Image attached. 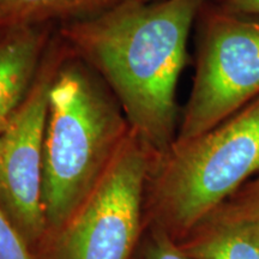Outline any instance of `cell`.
Returning <instances> with one entry per match:
<instances>
[{
	"label": "cell",
	"mask_w": 259,
	"mask_h": 259,
	"mask_svg": "<svg viewBox=\"0 0 259 259\" xmlns=\"http://www.w3.org/2000/svg\"><path fill=\"white\" fill-rule=\"evenodd\" d=\"M204 3L124 0L92 18L57 27L70 51L105 80L130 127L155 156L177 139V85Z\"/></svg>",
	"instance_id": "1"
},
{
	"label": "cell",
	"mask_w": 259,
	"mask_h": 259,
	"mask_svg": "<svg viewBox=\"0 0 259 259\" xmlns=\"http://www.w3.org/2000/svg\"><path fill=\"white\" fill-rule=\"evenodd\" d=\"M130 134L125 113L105 80L69 48L48 97L42 158L47 233L88 198Z\"/></svg>",
	"instance_id": "2"
},
{
	"label": "cell",
	"mask_w": 259,
	"mask_h": 259,
	"mask_svg": "<svg viewBox=\"0 0 259 259\" xmlns=\"http://www.w3.org/2000/svg\"><path fill=\"white\" fill-rule=\"evenodd\" d=\"M259 171V97L197 137L155 156L144 194V229L186 236Z\"/></svg>",
	"instance_id": "3"
},
{
	"label": "cell",
	"mask_w": 259,
	"mask_h": 259,
	"mask_svg": "<svg viewBox=\"0 0 259 259\" xmlns=\"http://www.w3.org/2000/svg\"><path fill=\"white\" fill-rule=\"evenodd\" d=\"M155 155L131 130L108 169L66 222L48 232L36 259H134Z\"/></svg>",
	"instance_id": "4"
},
{
	"label": "cell",
	"mask_w": 259,
	"mask_h": 259,
	"mask_svg": "<svg viewBox=\"0 0 259 259\" xmlns=\"http://www.w3.org/2000/svg\"><path fill=\"white\" fill-rule=\"evenodd\" d=\"M199 16L196 73L178 141L209 131L259 97V18L205 3Z\"/></svg>",
	"instance_id": "5"
},
{
	"label": "cell",
	"mask_w": 259,
	"mask_h": 259,
	"mask_svg": "<svg viewBox=\"0 0 259 259\" xmlns=\"http://www.w3.org/2000/svg\"><path fill=\"white\" fill-rule=\"evenodd\" d=\"M67 51L56 29L27 96L0 135V208L32 251L47 233L42 158L48 97Z\"/></svg>",
	"instance_id": "6"
},
{
	"label": "cell",
	"mask_w": 259,
	"mask_h": 259,
	"mask_svg": "<svg viewBox=\"0 0 259 259\" xmlns=\"http://www.w3.org/2000/svg\"><path fill=\"white\" fill-rule=\"evenodd\" d=\"M56 29L54 25L0 29V135L27 96Z\"/></svg>",
	"instance_id": "7"
},
{
	"label": "cell",
	"mask_w": 259,
	"mask_h": 259,
	"mask_svg": "<svg viewBox=\"0 0 259 259\" xmlns=\"http://www.w3.org/2000/svg\"><path fill=\"white\" fill-rule=\"evenodd\" d=\"M179 244L193 259H259V240L253 233L220 205Z\"/></svg>",
	"instance_id": "8"
},
{
	"label": "cell",
	"mask_w": 259,
	"mask_h": 259,
	"mask_svg": "<svg viewBox=\"0 0 259 259\" xmlns=\"http://www.w3.org/2000/svg\"><path fill=\"white\" fill-rule=\"evenodd\" d=\"M124 0H0V29L54 25L92 18Z\"/></svg>",
	"instance_id": "9"
},
{
	"label": "cell",
	"mask_w": 259,
	"mask_h": 259,
	"mask_svg": "<svg viewBox=\"0 0 259 259\" xmlns=\"http://www.w3.org/2000/svg\"><path fill=\"white\" fill-rule=\"evenodd\" d=\"M0 259H36L22 235L0 208Z\"/></svg>",
	"instance_id": "10"
},
{
	"label": "cell",
	"mask_w": 259,
	"mask_h": 259,
	"mask_svg": "<svg viewBox=\"0 0 259 259\" xmlns=\"http://www.w3.org/2000/svg\"><path fill=\"white\" fill-rule=\"evenodd\" d=\"M148 229V238L139 252V259H193L184 253L179 244L164 232Z\"/></svg>",
	"instance_id": "11"
},
{
	"label": "cell",
	"mask_w": 259,
	"mask_h": 259,
	"mask_svg": "<svg viewBox=\"0 0 259 259\" xmlns=\"http://www.w3.org/2000/svg\"><path fill=\"white\" fill-rule=\"evenodd\" d=\"M222 206L233 218L247 227L259 240V183L253 184L247 193L244 194L239 202L227 204Z\"/></svg>",
	"instance_id": "12"
},
{
	"label": "cell",
	"mask_w": 259,
	"mask_h": 259,
	"mask_svg": "<svg viewBox=\"0 0 259 259\" xmlns=\"http://www.w3.org/2000/svg\"><path fill=\"white\" fill-rule=\"evenodd\" d=\"M220 6L245 16H259V0H220Z\"/></svg>",
	"instance_id": "13"
},
{
	"label": "cell",
	"mask_w": 259,
	"mask_h": 259,
	"mask_svg": "<svg viewBox=\"0 0 259 259\" xmlns=\"http://www.w3.org/2000/svg\"><path fill=\"white\" fill-rule=\"evenodd\" d=\"M137 2H142V3H151V2H158V0H137Z\"/></svg>",
	"instance_id": "14"
},
{
	"label": "cell",
	"mask_w": 259,
	"mask_h": 259,
	"mask_svg": "<svg viewBox=\"0 0 259 259\" xmlns=\"http://www.w3.org/2000/svg\"><path fill=\"white\" fill-rule=\"evenodd\" d=\"M258 183H259V180H258Z\"/></svg>",
	"instance_id": "15"
}]
</instances>
